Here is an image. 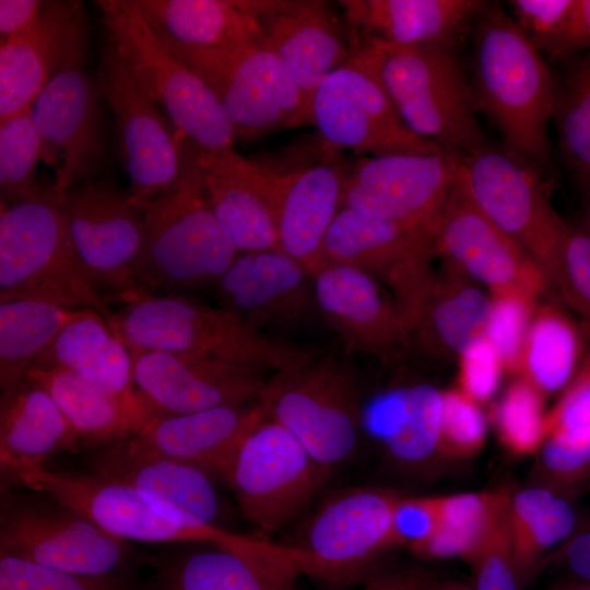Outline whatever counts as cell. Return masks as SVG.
<instances>
[{"mask_svg": "<svg viewBox=\"0 0 590 590\" xmlns=\"http://www.w3.org/2000/svg\"><path fill=\"white\" fill-rule=\"evenodd\" d=\"M472 39L470 85L477 111L497 128L506 152L550 172L556 82L541 51L498 2L488 1L480 13Z\"/></svg>", "mask_w": 590, "mask_h": 590, "instance_id": "cell-1", "label": "cell"}, {"mask_svg": "<svg viewBox=\"0 0 590 590\" xmlns=\"http://www.w3.org/2000/svg\"><path fill=\"white\" fill-rule=\"evenodd\" d=\"M105 320L129 349L193 354L259 371L278 373L318 352L270 338L190 294L140 295Z\"/></svg>", "mask_w": 590, "mask_h": 590, "instance_id": "cell-2", "label": "cell"}, {"mask_svg": "<svg viewBox=\"0 0 590 590\" xmlns=\"http://www.w3.org/2000/svg\"><path fill=\"white\" fill-rule=\"evenodd\" d=\"M189 141L177 186L143 212V239L132 268L140 295L190 294L213 287L241 253L214 214Z\"/></svg>", "mask_w": 590, "mask_h": 590, "instance_id": "cell-3", "label": "cell"}, {"mask_svg": "<svg viewBox=\"0 0 590 590\" xmlns=\"http://www.w3.org/2000/svg\"><path fill=\"white\" fill-rule=\"evenodd\" d=\"M0 204V302H46L107 319L113 310L75 252L55 182H37L24 201Z\"/></svg>", "mask_w": 590, "mask_h": 590, "instance_id": "cell-4", "label": "cell"}, {"mask_svg": "<svg viewBox=\"0 0 590 590\" xmlns=\"http://www.w3.org/2000/svg\"><path fill=\"white\" fill-rule=\"evenodd\" d=\"M380 80L409 130L458 158L487 143L453 50L370 45Z\"/></svg>", "mask_w": 590, "mask_h": 590, "instance_id": "cell-5", "label": "cell"}, {"mask_svg": "<svg viewBox=\"0 0 590 590\" xmlns=\"http://www.w3.org/2000/svg\"><path fill=\"white\" fill-rule=\"evenodd\" d=\"M123 66L140 88L161 106L196 146L233 148L235 128L210 87L169 55L140 15L133 0L96 1Z\"/></svg>", "mask_w": 590, "mask_h": 590, "instance_id": "cell-6", "label": "cell"}, {"mask_svg": "<svg viewBox=\"0 0 590 590\" xmlns=\"http://www.w3.org/2000/svg\"><path fill=\"white\" fill-rule=\"evenodd\" d=\"M267 418L288 430L330 470L353 458L362 410L354 374L342 362L317 352L274 373L259 397Z\"/></svg>", "mask_w": 590, "mask_h": 590, "instance_id": "cell-7", "label": "cell"}, {"mask_svg": "<svg viewBox=\"0 0 590 590\" xmlns=\"http://www.w3.org/2000/svg\"><path fill=\"white\" fill-rule=\"evenodd\" d=\"M16 484L46 495L125 541L204 542L252 556L268 555L276 547L275 543L236 534L217 526L190 529L175 524L155 512L129 485L94 472L85 474L32 467L21 471Z\"/></svg>", "mask_w": 590, "mask_h": 590, "instance_id": "cell-8", "label": "cell"}, {"mask_svg": "<svg viewBox=\"0 0 590 590\" xmlns=\"http://www.w3.org/2000/svg\"><path fill=\"white\" fill-rule=\"evenodd\" d=\"M455 161L456 180L463 192L529 253L550 284L568 224L552 206L543 173L488 144Z\"/></svg>", "mask_w": 590, "mask_h": 590, "instance_id": "cell-9", "label": "cell"}, {"mask_svg": "<svg viewBox=\"0 0 590 590\" xmlns=\"http://www.w3.org/2000/svg\"><path fill=\"white\" fill-rule=\"evenodd\" d=\"M309 119L329 148L357 155L441 151L403 123L367 47L352 49L350 58L317 87Z\"/></svg>", "mask_w": 590, "mask_h": 590, "instance_id": "cell-10", "label": "cell"}, {"mask_svg": "<svg viewBox=\"0 0 590 590\" xmlns=\"http://www.w3.org/2000/svg\"><path fill=\"white\" fill-rule=\"evenodd\" d=\"M49 499L1 488L0 555L85 576H130L132 552L125 540Z\"/></svg>", "mask_w": 590, "mask_h": 590, "instance_id": "cell-11", "label": "cell"}, {"mask_svg": "<svg viewBox=\"0 0 590 590\" xmlns=\"http://www.w3.org/2000/svg\"><path fill=\"white\" fill-rule=\"evenodd\" d=\"M172 56L210 87L237 137L251 141L279 128L310 123L298 87L263 38L229 48Z\"/></svg>", "mask_w": 590, "mask_h": 590, "instance_id": "cell-12", "label": "cell"}, {"mask_svg": "<svg viewBox=\"0 0 590 590\" xmlns=\"http://www.w3.org/2000/svg\"><path fill=\"white\" fill-rule=\"evenodd\" d=\"M97 81L114 113L130 200L142 213L179 182L189 140L135 83L110 40L102 50Z\"/></svg>", "mask_w": 590, "mask_h": 590, "instance_id": "cell-13", "label": "cell"}, {"mask_svg": "<svg viewBox=\"0 0 590 590\" xmlns=\"http://www.w3.org/2000/svg\"><path fill=\"white\" fill-rule=\"evenodd\" d=\"M400 495L379 487H354L328 500L310 519L303 543L292 546L300 574L329 586H347L375 574L392 548V523Z\"/></svg>", "mask_w": 590, "mask_h": 590, "instance_id": "cell-14", "label": "cell"}, {"mask_svg": "<svg viewBox=\"0 0 590 590\" xmlns=\"http://www.w3.org/2000/svg\"><path fill=\"white\" fill-rule=\"evenodd\" d=\"M433 253L432 237L367 212L341 208L324 239L322 264L351 266L374 279L394 302L409 333L434 279Z\"/></svg>", "mask_w": 590, "mask_h": 590, "instance_id": "cell-15", "label": "cell"}, {"mask_svg": "<svg viewBox=\"0 0 590 590\" xmlns=\"http://www.w3.org/2000/svg\"><path fill=\"white\" fill-rule=\"evenodd\" d=\"M331 471L288 430L266 417L244 440L226 483L244 517L273 532L311 502Z\"/></svg>", "mask_w": 590, "mask_h": 590, "instance_id": "cell-16", "label": "cell"}, {"mask_svg": "<svg viewBox=\"0 0 590 590\" xmlns=\"http://www.w3.org/2000/svg\"><path fill=\"white\" fill-rule=\"evenodd\" d=\"M60 205L75 252L105 299L125 304L140 296L132 268L144 223L128 191L93 179L60 192Z\"/></svg>", "mask_w": 590, "mask_h": 590, "instance_id": "cell-17", "label": "cell"}, {"mask_svg": "<svg viewBox=\"0 0 590 590\" xmlns=\"http://www.w3.org/2000/svg\"><path fill=\"white\" fill-rule=\"evenodd\" d=\"M442 151L363 157L346 172L341 208L367 212L435 239L456 182Z\"/></svg>", "mask_w": 590, "mask_h": 590, "instance_id": "cell-18", "label": "cell"}, {"mask_svg": "<svg viewBox=\"0 0 590 590\" xmlns=\"http://www.w3.org/2000/svg\"><path fill=\"white\" fill-rule=\"evenodd\" d=\"M98 81L82 66L52 79L31 106L42 143V161L63 192L95 179L105 157Z\"/></svg>", "mask_w": 590, "mask_h": 590, "instance_id": "cell-19", "label": "cell"}, {"mask_svg": "<svg viewBox=\"0 0 590 590\" xmlns=\"http://www.w3.org/2000/svg\"><path fill=\"white\" fill-rule=\"evenodd\" d=\"M129 351L135 390L152 420L255 402L267 384L262 371L211 357L154 350Z\"/></svg>", "mask_w": 590, "mask_h": 590, "instance_id": "cell-20", "label": "cell"}, {"mask_svg": "<svg viewBox=\"0 0 590 590\" xmlns=\"http://www.w3.org/2000/svg\"><path fill=\"white\" fill-rule=\"evenodd\" d=\"M434 253L493 295L516 294L535 302L550 285L529 253L473 204L457 180L436 231Z\"/></svg>", "mask_w": 590, "mask_h": 590, "instance_id": "cell-21", "label": "cell"}, {"mask_svg": "<svg viewBox=\"0 0 590 590\" xmlns=\"http://www.w3.org/2000/svg\"><path fill=\"white\" fill-rule=\"evenodd\" d=\"M88 23L81 1H45L35 22L0 47V120L30 108L60 73L83 66Z\"/></svg>", "mask_w": 590, "mask_h": 590, "instance_id": "cell-22", "label": "cell"}, {"mask_svg": "<svg viewBox=\"0 0 590 590\" xmlns=\"http://www.w3.org/2000/svg\"><path fill=\"white\" fill-rule=\"evenodd\" d=\"M212 288L219 306L262 332L303 327L320 315L311 274L280 250L240 253Z\"/></svg>", "mask_w": 590, "mask_h": 590, "instance_id": "cell-23", "label": "cell"}, {"mask_svg": "<svg viewBox=\"0 0 590 590\" xmlns=\"http://www.w3.org/2000/svg\"><path fill=\"white\" fill-rule=\"evenodd\" d=\"M194 153L210 205L239 252L281 251L279 173L233 148L211 152L196 146Z\"/></svg>", "mask_w": 590, "mask_h": 590, "instance_id": "cell-24", "label": "cell"}, {"mask_svg": "<svg viewBox=\"0 0 590 590\" xmlns=\"http://www.w3.org/2000/svg\"><path fill=\"white\" fill-rule=\"evenodd\" d=\"M484 0H343L351 48L381 45L457 51Z\"/></svg>", "mask_w": 590, "mask_h": 590, "instance_id": "cell-25", "label": "cell"}, {"mask_svg": "<svg viewBox=\"0 0 590 590\" xmlns=\"http://www.w3.org/2000/svg\"><path fill=\"white\" fill-rule=\"evenodd\" d=\"M253 8L263 43L298 87L309 113L317 87L350 58L349 36L324 1L253 0Z\"/></svg>", "mask_w": 590, "mask_h": 590, "instance_id": "cell-26", "label": "cell"}, {"mask_svg": "<svg viewBox=\"0 0 590 590\" xmlns=\"http://www.w3.org/2000/svg\"><path fill=\"white\" fill-rule=\"evenodd\" d=\"M266 417L259 401L220 405L153 418L125 441L226 482L244 440Z\"/></svg>", "mask_w": 590, "mask_h": 590, "instance_id": "cell-27", "label": "cell"}, {"mask_svg": "<svg viewBox=\"0 0 590 590\" xmlns=\"http://www.w3.org/2000/svg\"><path fill=\"white\" fill-rule=\"evenodd\" d=\"M93 472L132 487L166 520L190 529L213 527L219 499L203 471L130 448L125 440L99 448Z\"/></svg>", "mask_w": 590, "mask_h": 590, "instance_id": "cell-28", "label": "cell"}, {"mask_svg": "<svg viewBox=\"0 0 590 590\" xmlns=\"http://www.w3.org/2000/svg\"><path fill=\"white\" fill-rule=\"evenodd\" d=\"M320 316L356 352L386 357L408 330L390 295L363 271L324 263L311 275Z\"/></svg>", "mask_w": 590, "mask_h": 590, "instance_id": "cell-29", "label": "cell"}, {"mask_svg": "<svg viewBox=\"0 0 590 590\" xmlns=\"http://www.w3.org/2000/svg\"><path fill=\"white\" fill-rule=\"evenodd\" d=\"M346 169L339 161L278 176V235L281 251L311 275L322 264L329 227L341 209Z\"/></svg>", "mask_w": 590, "mask_h": 590, "instance_id": "cell-30", "label": "cell"}, {"mask_svg": "<svg viewBox=\"0 0 590 590\" xmlns=\"http://www.w3.org/2000/svg\"><path fill=\"white\" fill-rule=\"evenodd\" d=\"M170 55L229 48L263 38L252 0H133Z\"/></svg>", "mask_w": 590, "mask_h": 590, "instance_id": "cell-31", "label": "cell"}, {"mask_svg": "<svg viewBox=\"0 0 590 590\" xmlns=\"http://www.w3.org/2000/svg\"><path fill=\"white\" fill-rule=\"evenodd\" d=\"M80 441L50 394L25 379L0 399L1 488L16 484L26 468L62 451H76Z\"/></svg>", "mask_w": 590, "mask_h": 590, "instance_id": "cell-32", "label": "cell"}, {"mask_svg": "<svg viewBox=\"0 0 590 590\" xmlns=\"http://www.w3.org/2000/svg\"><path fill=\"white\" fill-rule=\"evenodd\" d=\"M32 368L73 373L99 390L149 414L135 390L129 349L96 311L87 310L68 323Z\"/></svg>", "mask_w": 590, "mask_h": 590, "instance_id": "cell-33", "label": "cell"}, {"mask_svg": "<svg viewBox=\"0 0 590 590\" xmlns=\"http://www.w3.org/2000/svg\"><path fill=\"white\" fill-rule=\"evenodd\" d=\"M298 575L292 546L272 556L216 547L158 564L151 590H295Z\"/></svg>", "mask_w": 590, "mask_h": 590, "instance_id": "cell-34", "label": "cell"}, {"mask_svg": "<svg viewBox=\"0 0 590 590\" xmlns=\"http://www.w3.org/2000/svg\"><path fill=\"white\" fill-rule=\"evenodd\" d=\"M448 267L434 275L421 314L405 339L427 355L460 354L486 333L491 297L471 285L458 268Z\"/></svg>", "mask_w": 590, "mask_h": 590, "instance_id": "cell-35", "label": "cell"}, {"mask_svg": "<svg viewBox=\"0 0 590 590\" xmlns=\"http://www.w3.org/2000/svg\"><path fill=\"white\" fill-rule=\"evenodd\" d=\"M44 388L80 445L103 448L137 435L150 421L141 408L110 396L62 369L31 368L26 378Z\"/></svg>", "mask_w": 590, "mask_h": 590, "instance_id": "cell-36", "label": "cell"}, {"mask_svg": "<svg viewBox=\"0 0 590 590\" xmlns=\"http://www.w3.org/2000/svg\"><path fill=\"white\" fill-rule=\"evenodd\" d=\"M442 391L426 384L394 389L370 410V426L396 464L418 470L440 453Z\"/></svg>", "mask_w": 590, "mask_h": 590, "instance_id": "cell-37", "label": "cell"}, {"mask_svg": "<svg viewBox=\"0 0 590 590\" xmlns=\"http://www.w3.org/2000/svg\"><path fill=\"white\" fill-rule=\"evenodd\" d=\"M85 311L38 300L0 302L1 394L16 389L61 330Z\"/></svg>", "mask_w": 590, "mask_h": 590, "instance_id": "cell-38", "label": "cell"}, {"mask_svg": "<svg viewBox=\"0 0 590 590\" xmlns=\"http://www.w3.org/2000/svg\"><path fill=\"white\" fill-rule=\"evenodd\" d=\"M510 497L505 488L442 496L438 528L414 554L468 563L505 516Z\"/></svg>", "mask_w": 590, "mask_h": 590, "instance_id": "cell-39", "label": "cell"}, {"mask_svg": "<svg viewBox=\"0 0 590 590\" xmlns=\"http://www.w3.org/2000/svg\"><path fill=\"white\" fill-rule=\"evenodd\" d=\"M579 353L580 337L574 322L560 310L545 306L533 315L519 371L542 392L566 389Z\"/></svg>", "mask_w": 590, "mask_h": 590, "instance_id": "cell-40", "label": "cell"}, {"mask_svg": "<svg viewBox=\"0 0 590 590\" xmlns=\"http://www.w3.org/2000/svg\"><path fill=\"white\" fill-rule=\"evenodd\" d=\"M576 57L556 84L552 121L563 160L586 184L590 180V50Z\"/></svg>", "mask_w": 590, "mask_h": 590, "instance_id": "cell-41", "label": "cell"}, {"mask_svg": "<svg viewBox=\"0 0 590 590\" xmlns=\"http://www.w3.org/2000/svg\"><path fill=\"white\" fill-rule=\"evenodd\" d=\"M42 160V143L31 107L0 120V196L10 206L35 190V169Z\"/></svg>", "mask_w": 590, "mask_h": 590, "instance_id": "cell-42", "label": "cell"}, {"mask_svg": "<svg viewBox=\"0 0 590 590\" xmlns=\"http://www.w3.org/2000/svg\"><path fill=\"white\" fill-rule=\"evenodd\" d=\"M577 524L576 510L566 497L558 495L520 531L509 534L521 588L541 569L543 560L568 539Z\"/></svg>", "mask_w": 590, "mask_h": 590, "instance_id": "cell-43", "label": "cell"}, {"mask_svg": "<svg viewBox=\"0 0 590 590\" xmlns=\"http://www.w3.org/2000/svg\"><path fill=\"white\" fill-rule=\"evenodd\" d=\"M541 391L524 378L512 382L494 410V422L503 445L514 455L540 450L545 439Z\"/></svg>", "mask_w": 590, "mask_h": 590, "instance_id": "cell-44", "label": "cell"}, {"mask_svg": "<svg viewBox=\"0 0 590 590\" xmlns=\"http://www.w3.org/2000/svg\"><path fill=\"white\" fill-rule=\"evenodd\" d=\"M0 590H141L131 576L95 577L0 555Z\"/></svg>", "mask_w": 590, "mask_h": 590, "instance_id": "cell-45", "label": "cell"}, {"mask_svg": "<svg viewBox=\"0 0 590 590\" xmlns=\"http://www.w3.org/2000/svg\"><path fill=\"white\" fill-rule=\"evenodd\" d=\"M550 285L590 326V231L567 225Z\"/></svg>", "mask_w": 590, "mask_h": 590, "instance_id": "cell-46", "label": "cell"}, {"mask_svg": "<svg viewBox=\"0 0 590 590\" xmlns=\"http://www.w3.org/2000/svg\"><path fill=\"white\" fill-rule=\"evenodd\" d=\"M491 302L485 338L498 353L504 367L519 371L535 302L516 294H495Z\"/></svg>", "mask_w": 590, "mask_h": 590, "instance_id": "cell-47", "label": "cell"}, {"mask_svg": "<svg viewBox=\"0 0 590 590\" xmlns=\"http://www.w3.org/2000/svg\"><path fill=\"white\" fill-rule=\"evenodd\" d=\"M486 421L476 402L461 390L442 391L440 453L470 458L483 447Z\"/></svg>", "mask_w": 590, "mask_h": 590, "instance_id": "cell-48", "label": "cell"}, {"mask_svg": "<svg viewBox=\"0 0 590 590\" xmlns=\"http://www.w3.org/2000/svg\"><path fill=\"white\" fill-rule=\"evenodd\" d=\"M510 16L541 51L555 58L575 0H510Z\"/></svg>", "mask_w": 590, "mask_h": 590, "instance_id": "cell-49", "label": "cell"}, {"mask_svg": "<svg viewBox=\"0 0 590 590\" xmlns=\"http://www.w3.org/2000/svg\"><path fill=\"white\" fill-rule=\"evenodd\" d=\"M468 564L474 575V590H521L511 554L507 511Z\"/></svg>", "mask_w": 590, "mask_h": 590, "instance_id": "cell-50", "label": "cell"}, {"mask_svg": "<svg viewBox=\"0 0 590 590\" xmlns=\"http://www.w3.org/2000/svg\"><path fill=\"white\" fill-rule=\"evenodd\" d=\"M442 496H400L392 523V547L415 553L438 528Z\"/></svg>", "mask_w": 590, "mask_h": 590, "instance_id": "cell-51", "label": "cell"}, {"mask_svg": "<svg viewBox=\"0 0 590 590\" xmlns=\"http://www.w3.org/2000/svg\"><path fill=\"white\" fill-rule=\"evenodd\" d=\"M545 438L590 448V384L565 389L545 416Z\"/></svg>", "mask_w": 590, "mask_h": 590, "instance_id": "cell-52", "label": "cell"}, {"mask_svg": "<svg viewBox=\"0 0 590 590\" xmlns=\"http://www.w3.org/2000/svg\"><path fill=\"white\" fill-rule=\"evenodd\" d=\"M538 452L548 488L558 495L576 491L590 479V448L545 438Z\"/></svg>", "mask_w": 590, "mask_h": 590, "instance_id": "cell-53", "label": "cell"}, {"mask_svg": "<svg viewBox=\"0 0 590 590\" xmlns=\"http://www.w3.org/2000/svg\"><path fill=\"white\" fill-rule=\"evenodd\" d=\"M503 367L486 338L474 341L460 353V390L475 402L486 401L498 387Z\"/></svg>", "mask_w": 590, "mask_h": 590, "instance_id": "cell-54", "label": "cell"}, {"mask_svg": "<svg viewBox=\"0 0 590 590\" xmlns=\"http://www.w3.org/2000/svg\"><path fill=\"white\" fill-rule=\"evenodd\" d=\"M545 567L563 573L569 581L590 582V520L577 524L568 539L543 560L541 568Z\"/></svg>", "mask_w": 590, "mask_h": 590, "instance_id": "cell-55", "label": "cell"}, {"mask_svg": "<svg viewBox=\"0 0 590 590\" xmlns=\"http://www.w3.org/2000/svg\"><path fill=\"white\" fill-rule=\"evenodd\" d=\"M439 585L436 574L423 567L376 571L361 590H434Z\"/></svg>", "mask_w": 590, "mask_h": 590, "instance_id": "cell-56", "label": "cell"}, {"mask_svg": "<svg viewBox=\"0 0 590 590\" xmlns=\"http://www.w3.org/2000/svg\"><path fill=\"white\" fill-rule=\"evenodd\" d=\"M590 50V0H575L555 59L576 57Z\"/></svg>", "mask_w": 590, "mask_h": 590, "instance_id": "cell-57", "label": "cell"}, {"mask_svg": "<svg viewBox=\"0 0 590 590\" xmlns=\"http://www.w3.org/2000/svg\"><path fill=\"white\" fill-rule=\"evenodd\" d=\"M44 4L45 1L38 0H1V44L31 26L38 17Z\"/></svg>", "mask_w": 590, "mask_h": 590, "instance_id": "cell-58", "label": "cell"}, {"mask_svg": "<svg viewBox=\"0 0 590 590\" xmlns=\"http://www.w3.org/2000/svg\"><path fill=\"white\" fill-rule=\"evenodd\" d=\"M587 384H590V353L567 387H576Z\"/></svg>", "mask_w": 590, "mask_h": 590, "instance_id": "cell-59", "label": "cell"}, {"mask_svg": "<svg viewBox=\"0 0 590 590\" xmlns=\"http://www.w3.org/2000/svg\"><path fill=\"white\" fill-rule=\"evenodd\" d=\"M434 590H474L473 583H467L464 581H450L447 583H440Z\"/></svg>", "mask_w": 590, "mask_h": 590, "instance_id": "cell-60", "label": "cell"}, {"mask_svg": "<svg viewBox=\"0 0 590 590\" xmlns=\"http://www.w3.org/2000/svg\"><path fill=\"white\" fill-rule=\"evenodd\" d=\"M551 590H590V582L568 581L564 585L556 586Z\"/></svg>", "mask_w": 590, "mask_h": 590, "instance_id": "cell-61", "label": "cell"}, {"mask_svg": "<svg viewBox=\"0 0 590 590\" xmlns=\"http://www.w3.org/2000/svg\"><path fill=\"white\" fill-rule=\"evenodd\" d=\"M585 185L587 188L588 229L590 231V180Z\"/></svg>", "mask_w": 590, "mask_h": 590, "instance_id": "cell-62", "label": "cell"}]
</instances>
